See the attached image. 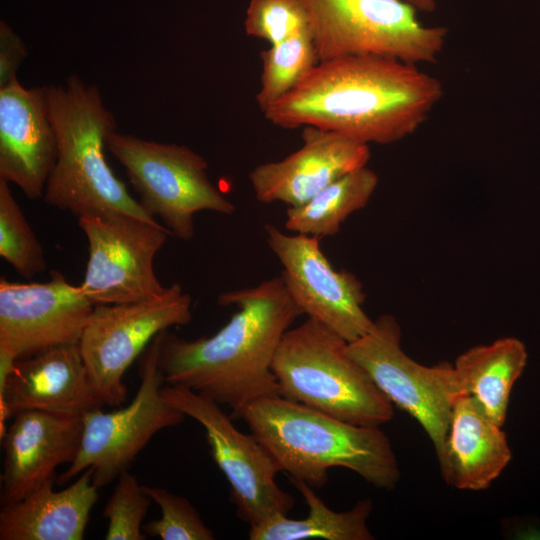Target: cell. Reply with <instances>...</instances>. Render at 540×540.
I'll return each mask as SVG.
<instances>
[{
	"instance_id": "3957f363",
	"label": "cell",
	"mask_w": 540,
	"mask_h": 540,
	"mask_svg": "<svg viewBox=\"0 0 540 540\" xmlns=\"http://www.w3.org/2000/svg\"><path fill=\"white\" fill-rule=\"evenodd\" d=\"M290 478L322 488L328 470L342 467L379 489L400 479L398 460L380 427L354 425L280 395L248 405L240 415Z\"/></svg>"
},
{
	"instance_id": "cb8c5ba5",
	"label": "cell",
	"mask_w": 540,
	"mask_h": 540,
	"mask_svg": "<svg viewBox=\"0 0 540 540\" xmlns=\"http://www.w3.org/2000/svg\"><path fill=\"white\" fill-rule=\"evenodd\" d=\"M260 57L262 72L255 101L261 112L290 92L319 62L309 29L270 45Z\"/></svg>"
},
{
	"instance_id": "d6986e66",
	"label": "cell",
	"mask_w": 540,
	"mask_h": 540,
	"mask_svg": "<svg viewBox=\"0 0 540 540\" xmlns=\"http://www.w3.org/2000/svg\"><path fill=\"white\" fill-rule=\"evenodd\" d=\"M92 469L67 488L54 490L56 476L22 499L1 505L0 540H82L98 499Z\"/></svg>"
},
{
	"instance_id": "2e32d148",
	"label": "cell",
	"mask_w": 540,
	"mask_h": 540,
	"mask_svg": "<svg viewBox=\"0 0 540 540\" xmlns=\"http://www.w3.org/2000/svg\"><path fill=\"white\" fill-rule=\"evenodd\" d=\"M302 146L279 161L259 164L248 178L259 202L298 206L344 175L366 167L369 145L339 133L303 127Z\"/></svg>"
},
{
	"instance_id": "52a82bcc",
	"label": "cell",
	"mask_w": 540,
	"mask_h": 540,
	"mask_svg": "<svg viewBox=\"0 0 540 540\" xmlns=\"http://www.w3.org/2000/svg\"><path fill=\"white\" fill-rule=\"evenodd\" d=\"M106 148L125 169L142 207L178 239H192L197 212L236 210L210 181L206 159L189 147L114 130Z\"/></svg>"
},
{
	"instance_id": "ffe728a7",
	"label": "cell",
	"mask_w": 540,
	"mask_h": 540,
	"mask_svg": "<svg viewBox=\"0 0 540 540\" xmlns=\"http://www.w3.org/2000/svg\"><path fill=\"white\" fill-rule=\"evenodd\" d=\"M502 427L471 395L456 398L439 466L447 484L460 490L487 489L511 460Z\"/></svg>"
},
{
	"instance_id": "ac0fdd59",
	"label": "cell",
	"mask_w": 540,
	"mask_h": 540,
	"mask_svg": "<svg viewBox=\"0 0 540 540\" xmlns=\"http://www.w3.org/2000/svg\"><path fill=\"white\" fill-rule=\"evenodd\" d=\"M1 436L4 463L1 474V505L22 499L56 468L71 464L80 449L82 416L40 410L20 411Z\"/></svg>"
},
{
	"instance_id": "ba28073f",
	"label": "cell",
	"mask_w": 540,
	"mask_h": 540,
	"mask_svg": "<svg viewBox=\"0 0 540 540\" xmlns=\"http://www.w3.org/2000/svg\"><path fill=\"white\" fill-rule=\"evenodd\" d=\"M140 385L131 403L103 412L97 408L83 416V434L75 460L57 479L65 484L88 468L101 489L117 479L160 430L179 425L185 414L162 395L164 378L158 363V339L141 354Z\"/></svg>"
},
{
	"instance_id": "30bf717a",
	"label": "cell",
	"mask_w": 540,
	"mask_h": 540,
	"mask_svg": "<svg viewBox=\"0 0 540 540\" xmlns=\"http://www.w3.org/2000/svg\"><path fill=\"white\" fill-rule=\"evenodd\" d=\"M396 318L381 315L369 332L347 344L348 354L387 398L417 420L431 440L439 466L445 453L454 402L460 396L453 365H422L401 347Z\"/></svg>"
},
{
	"instance_id": "83f0119b",
	"label": "cell",
	"mask_w": 540,
	"mask_h": 540,
	"mask_svg": "<svg viewBox=\"0 0 540 540\" xmlns=\"http://www.w3.org/2000/svg\"><path fill=\"white\" fill-rule=\"evenodd\" d=\"M309 29L301 0H250L244 30L250 37L276 45Z\"/></svg>"
},
{
	"instance_id": "4fadbf2b",
	"label": "cell",
	"mask_w": 540,
	"mask_h": 540,
	"mask_svg": "<svg viewBox=\"0 0 540 540\" xmlns=\"http://www.w3.org/2000/svg\"><path fill=\"white\" fill-rule=\"evenodd\" d=\"M82 287L57 270L46 282L0 279V375L17 359L78 344L94 310Z\"/></svg>"
},
{
	"instance_id": "9a60e30c",
	"label": "cell",
	"mask_w": 540,
	"mask_h": 540,
	"mask_svg": "<svg viewBox=\"0 0 540 540\" xmlns=\"http://www.w3.org/2000/svg\"><path fill=\"white\" fill-rule=\"evenodd\" d=\"M80 346L68 344L17 359L0 378V435L4 421L25 410L83 416L101 408Z\"/></svg>"
},
{
	"instance_id": "603a6c76",
	"label": "cell",
	"mask_w": 540,
	"mask_h": 540,
	"mask_svg": "<svg viewBox=\"0 0 540 540\" xmlns=\"http://www.w3.org/2000/svg\"><path fill=\"white\" fill-rule=\"evenodd\" d=\"M377 185V174L367 166L348 173L305 203L289 206L284 226L319 239L333 236L352 213L366 207Z\"/></svg>"
},
{
	"instance_id": "f1b7e54d",
	"label": "cell",
	"mask_w": 540,
	"mask_h": 540,
	"mask_svg": "<svg viewBox=\"0 0 540 540\" xmlns=\"http://www.w3.org/2000/svg\"><path fill=\"white\" fill-rule=\"evenodd\" d=\"M28 56L21 38L3 21L0 23V88L17 79V70Z\"/></svg>"
},
{
	"instance_id": "7c38bea8",
	"label": "cell",
	"mask_w": 540,
	"mask_h": 540,
	"mask_svg": "<svg viewBox=\"0 0 540 540\" xmlns=\"http://www.w3.org/2000/svg\"><path fill=\"white\" fill-rule=\"evenodd\" d=\"M78 224L89 249L80 286L94 305L136 302L165 292L153 266L170 235L160 222L111 212L79 217Z\"/></svg>"
},
{
	"instance_id": "6da1fadb",
	"label": "cell",
	"mask_w": 540,
	"mask_h": 540,
	"mask_svg": "<svg viewBox=\"0 0 540 540\" xmlns=\"http://www.w3.org/2000/svg\"><path fill=\"white\" fill-rule=\"evenodd\" d=\"M441 81L418 65L379 56L319 61L262 113L274 126H312L364 144H392L413 133L440 102Z\"/></svg>"
},
{
	"instance_id": "8fae6325",
	"label": "cell",
	"mask_w": 540,
	"mask_h": 540,
	"mask_svg": "<svg viewBox=\"0 0 540 540\" xmlns=\"http://www.w3.org/2000/svg\"><path fill=\"white\" fill-rule=\"evenodd\" d=\"M164 398L205 430L211 455L230 485L238 516L255 526L276 515H288L294 498L276 483L281 472L263 444L232 423L221 405L190 389L166 385Z\"/></svg>"
},
{
	"instance_id": "7402d4cb",
	"label": "cell",
	"mask_w": 540,
	"mask_h": 540,
	"mask_svg": "<svg viewBox=\"0 0 540 540\" xmlns=\"http://www.w3.org/2000/svg\"><path fill=\"white\" fill-rule=\"evenodd\" d=\"M292 484L304 497L308 516L290 519L276 515L263 523L250 526V540H373L367 520L373 504L370 499L357 502L350 510H331L307 483L292 479Z\"/></svg>"
},
{
	"instance_id": "9c48e42d",
	"label": "cell",
	"mask_w": 540,
	"mask_h": 540,
	"mask_svg": "<svg viewBox=\"0 0 540 540\" xmlns=\"http://www.w3.org/2000/svg\"><path fill=\"white\" fill-rule=\"evenodd\" d=\"M191 296L173 283L157 297L95 305L79 341L90 380L109 406H120L128 390L123 376L151 341L172 326L192 319Z\"/></svg>"
},
{
	"instance_id": "f546056e",
	"label": "cell",
	"mask_w": 540,
	"mask_h": 540,
	"mask_svg": "<svg viewBox=\"0 0 540 540\" xmlns=\"http://www.w3.org/2000/svg\"><path fill=\"white\" fill-rule=\"evenodd\" d=\"M412 5L418 12L432 13L437 7V0H404Z\"/></svg>"
},
{
	"instance_id": "44dd1931",
	"label": "cell",
	"mask_w": 540,
	"mask_h": 540,
	"mask_svg": "<svg viewBox=\"0 0 540 540\" xmlns=\"http://www.w3.org/2000/svg\"><path fill=\"white\" fill-rule=\"evenodd\" d=\"M527 358L524 343L514 337L474 346L460 354L453 365L457 390L460 395L473 396L503 427L512 387Z\"/></svg>"
},
{
	"instance_id": "4316f807",
	"label": "cell",
	"mask_w": 540,
	"mask_h": 540,
	"mask_svg": "<svg viewBox=\"0 0 540 540\" xmlns=\"http://www.w3.org/2000/svg\"><path fill=\"white\" fill-rule=\"evenodd\" d=\"M152 499L145 493L136 476L123 472L106 503L103 517L108 526L106 540H144L147 538L142 522Z\"/></svg>"
},
{
	"instance_id": "8992f818",
	"label": "cell",
	"mask_w": 540,
	"mask_h": 540,
	"mask_svg": "<svg viewBox=\"0 0 540 540\" xmlns=\"http://www.w3.org/2000/svg\"><path fill=\"white\" fill-rule=\"evenodd\" d=\"M319 61L379 56L419 65L436 62L448 29L428 26L404 0H301Z\"/></svg>"
},
{
	"instance_id": "5bb4252c",
	"label": "cell",
	"mask_w": 540,
	"mask_h": 540,
	"mask_svg": "<svg viewBox=\"0 0 540 540\" xmlns=\"http://www.w3.org/2000/svg\"><path fill=\"white\" fill-rule=\"evenodd\" d=\"M266 240L282 265L281 278L303 314L319 321L348 343L374 325L363 305L365 293L351 272L335 269L322 252L319 238L288 235L265 224Z\"/></svg>"
},
{
	"instance_id": "484cf974",
	"label": "cell",
	"mask_w": 540,
	"mask_h": 540,
	"mask_svg": "<svg viewBox=\"0 0 540 540\" xmlns=\"http://www.w3.org/2000/svg\"><path fill=\"white\" fill-rule=\"evenodd\" d=\"M145 493L161 509V517L142 526L146 536L162 540H213L214 533L205 525L191 502L158 486L143 485Z\"/></svg>"
},
{
	"instance_id": "e0dca14e",
	"label": "cell",
	"mask_w": 540,
	"mask_h": 540,
	"mask_svg": "<svg viewBox=\"0 0 540 540\" xmlns=\"http://www.w3.org/2000/svg\"><path fill=\"white\" fill-rule=\"evenodd\" d=\"M57 157L47 86L26 89L15 79L0 88V178L41 198Z\"/></svg>"
},
{
	"instance_id": "7a4b0ae2",
	"label": "cell",
	"mask_w": 540,
	"mask_h": 540,
	"mask_svg": "<svg viewBox=\"0 0 540 540\" xmlns=\"http://www.w3.org/2000/svg\"><path fill=\"white\" fill-rule=\"evenodd\" d=\"M217 303L237 308L229 322L214 335L195 340L160 332L158 363L166 385L210 398L239 419L251 403L279 395L273 358L284 333L303 313L281 276L221 293Z\"/></svg>"
},
{
	"instance_id": "d4e9b609",
	"label": "cell",
	"mask_w": 540,
	"mask_h": 540,
	"mask_svg": "<svg viewBox=\"0 0 540 540\" xmlns=\"http://www.w3.org/2000/svg\"><path fill=\"white\" fill-rule=\"evenodd\" d=\"M0 256L25 278L47 268L45 253L9 182L0 178Z\"/></svg>"
},
{
	"instance_id": "5b68a950",
	"label": "cell",
	"mask_w": 540,
	"mask_h": 540,
	"mask_svg": "<svg viewBox=\"0 0 540 540\" xmlns=\"http://www.w3.org/2000/svg\"><path fill=\"white\" fill-rule=\"evenodd\" d=\"M347 344L309 317L289 328L272 362L279 395L350 424L380 427L393 418V403Z\"/></svg>"
},
{
	"instance_id": "277c9868",
	"label": "cell",
	"mask_w": 540,
	"mask_h": 540,
	"mask_svg": "<svg viewBox=\"0 0 540 540\" xmlns=\"http://www.w3.org/2000/svg\"><path fill=\"white\" fill-rule=\"evenodd\" d=\"M47 102L58 157L43 201L77 218L123 212L157 221L131 196L106 161V140L117 125L98 88L70 75L62 84L47 85Z\"/></svg>"
}]
</instances>
